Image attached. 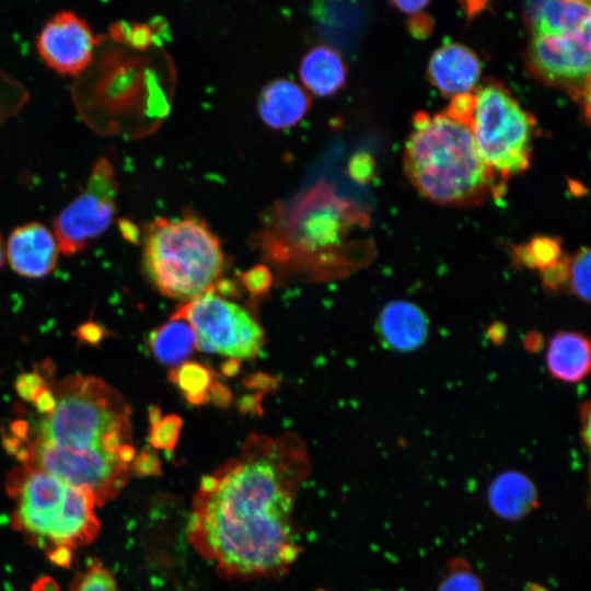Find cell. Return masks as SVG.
<instances>
[{
	"label": "cell",
	"mask_w": 591,
	"mask_h": 591,
	"mask_svg": "<svg viewBox=\"0 0 591 591\" xmlns=\"http://www.w3.org/2000/svg\"><path fill=\"white\" fill-rule=\"evenodd\" d=\"M105 335L104 328L94 322H86L78 327L76 336L88 344L94 345L103 339Z\"/></svg>",
	"instance_id": "836d02e7"
},
{
	"label": "cell",
	"mask_w": 591,
	"mask_h": 591,
	"mask_svg": "<svg viewBox=\"0 0 591 591\" xmlns=\"http://www.w3.org/2000/svg\"><path fill=\"white\" fill-rule=\"evenodd\" d=\"M96 44L90 25L71 11H61L49 19L36 39L42 60L63 76L84 70L92 61Z\"/></svg>",
	"instance_id": "7c38bea8"
},
{
	"label": "cell",
	"mask_w": 591,
	"mask_h": 591,
	"mask_svg": "<svg viewBox=\"0 0 591 591\" xmlns=\"http://www.w3.org/2000/svg\"><path fill=\"white\" fill-rule=\"evenodd\" d=\"M475 104L476 97L474 93L459 94L451 99V103L443 114L471 128Z\"/></svg>",
	"instance_id": "f1b7e54d"
},
{
	"label": "cell",
	"mask_w": 591,
	"mask_h": 591,
	"mask_svg": "<svg viewBox=\"0 0 591 591\" xmlns=\"http://www.w3.org/2000/svg\"><path fill=\"white\" fill-rule=\"evenodd\" d=\"M48 385V379L43 376L39 371L23 372L14 381V387L20 397L31 403Z\"/></svg>",
	"instance_id": "f546056e"
},
{
	"label": "cell",
	"mask_w": 591,
	"mask_h": 591,
	"mask_svg": "<svg viewBox=\"0 0 591 591\" xmlns=\"http://www.w3.org/2000/svg\"><path fill=\"white\" fill-rule=\"evenodd\" d=\"M4 260H5V247H4L2 236L0 234V269L2 268L4 264Z\"/></svg>",
	"instance_id": "b9f144b4"
},
{
	"label": "cell",
	"mask_w": 591,
	"mask_h": 591,
	"mask_svg": "<svg viewBox=\"0 0 591 591\" xmlns=\"http://www.w3.org/2000/svg\"><path fill=\"white\" fill-rule=\"evenodd\" d=\"M311 97L298 83L289 79L269 82L258 97V114L273 129L297 125L309 112Z\"/></svg>",
	"instance_id": "2e32d148"
},
{
	"label": "cell",
	"mask_w": 591,
	"mask_h": 591,
	"mask_svg": "<svg viewBox=\"0 0 591 591\" xmlns=\"http://www.w3.org/2000/svg\"><path fill=\"white\" fill-rule=\"evenodd\" d=\"M369 225V216L340 196L324 178L293 197L275 201L262 216L251 244L274 282H322L340 279L369 262L371 246L351 239Z\"/></svg>",
	"instance_id": "7a4b0ae2"
},
{
	"label": "cell",
	"mask_w": 591,
	"mask_h": 591,
	"mask_svg": "<svg viewBox=\"0 0 591 591\" xmlns=\"http://www.w3.org/2000/svg\"><path fill=\"white\" fill-rule=\"evenodd\" d=\"M148 346L154 359L173 368L184 363L197 348V337L185 318L171 316L150 333Z\"/></svg>",
	"instance_id": "44dd1931"
},
{
	"label": "cell",
	"mask_w": 591,
	"mask_h": 591,
	"mask_svg": "<svg viewBox=\"0 0 591 591\" xmlns=\"http://www.w3.org/2000/svg\"><path fill=\"white\" fill-rule=\"evenodd\" d=\"M437 591H485L484 584L471 564L456 557L448 561Z\"/></svg>",
	"instance_id": "603a6c76"
},
{
	"label": "cell",
	"mask_w": 591,
	"mask_h": 591,
	"mask_svg": "<svg viewBox=\"0 0 591 591\" xmlns=\"http://www.w3.org/2000/svg\"><path fill=\"white\" fill-rule=\"evenodd\" d=\"M299 76L311 93L317 96H329L345 86L347 68L336 50L318 45L303 56Z\"/></svg>",
	"instance_id": "ffe728a7"
},
{
	"label": "cell",
	"mask_w": 591,
	"mask_h": 591,
	"mask_svg": "<svg viewBox=\"0 0 591 591\" xmlns=\"http://www.w3.org/2000/svg\"><path fill=\"white\" fill-rule=\"evenodd\" d=\"M375 171L373 157L368 152H357L348 162L349 176L359 184H368L372 181Z\"/></svg>",
	"instance_id": "4dcf8cb0"
},
{
	"label": "cell",
	"mask_w": 591,
	"mask_h": 591,
	"mask_svg": "<svg viewBox=\"0 0 591 591\" xmlns=\"http://www.w3.org/2000/svg\"><path fill=\"white\" fill-rule=\"evenodd\" d=\"M404 151L409 182L427 199L443 206L466 207L503 193L482 160L473 132L447 115L418 112Z\"/></svg>",
	"instance_id": "3957f363"
},
{
	"label": "cell",
	"mask_w": 591,
	"mask_h": 591,
	"mask_svg": "<svg viewBox=\"0 0 591 591\" xmlns=\"http://www.w3.org/2000/svg\"><path fill=\"white\" fill-rule=\"evenodd\" d=\"M511 264L515 268L535 269L534 263L528 251L526 244L513 245L510 251Z\"/></svg>",
	"instance_id": "d590c367"
},
{
	"label": "cell",
	"mask_w": 591,
	"mask_h": 591,
	"mask_svg": "<svg viewBox=\"0 0 591 591\" xmlns=\"http://www.w3.org/2000/svg\"><path fill=\"white\" fill-rule=\"evenodd\" d=\"M407 27L416 38H425L432 32L433 21L428 14L419 12L410 15Z\"/></svg>",
	"instance_id": "d6a6232c"
},
{
	"label": "cell",
	"mask_w": 591,
	"mask_h": 591,
	"mask_svg": "<svg viewBox=\"0 0 591 591\" xmlns=\"http://www.w3.org/2000/svg\"><path fill=\"white\" fill-rule=\"evenodd\" d=\"M58 253L54 233L39 222L16 227L5 248L12 269L27 278H42L50 274L57 265Z\"/></svg>",
	"instance_id": "4fadbf2b"
},
{
	"label": "cell",
	"mask_w": 591,
	"mask_h": 591,
	"mask_svg": "<svg viewBox=\"0 0 591 591\" xmlns=\"http://www.w3.org/2000/svg\"><path fill=\"white\" fill-rule=\"evenodd\" d=\"M475 97L471 130L476 148L484 163L503 183L529 167L536 121L500 83L485 84Z\"/></svg>",
	"instance_id": "52a82bcc"
},
{
	"label": "cell",
	"mask_w": 591,
	"mask_h": 591,
	"mask_svg": "<svg viewBox=\"0 0 591 591\" xmlns=\"http://www.w3.org/2000/svg\"><path fill=\"white\" fill-rule=\"evenodd\" d=\"M525 244L535 269L540 271L554 265L564 255L561 241L556 236L536 235Z\"/></svg>",
	"instance_id": "484cf974"
},
{
	"label": "cell",
	"mask_w": 591,
	"mask_h": 591,
	"mask_svg": "<svg viewBox=\"0 0 591 591\" xmlns=\"http://www.w3.org/2000/svg\"><path fill=\"white\" fill-rule=\"evenodd\" d=\"M528 591H547L546 589H544L542 586H537V584H532Z\"/></svg>",
	"instance_id": "7bdbcfd3"
},
{
	"label": "cell",
	"mask_w": 591,
	"mask_h": 591,
	"mask_svg": "<svg viewBox=\"0 0 591 591\" xmlns=\"http://www.w3.org/2000/svg\"><path fill=\"white\" fill-rule=\"evenodd\" d=\"M590 256L588 246L580 247L573 256L570 257V278L569 290L576 298L590 303Z\"/></svg>",
	"instance_id": "d4e9b609"
},
{
	"label": "cell",
	"mask_w": 591,
	"mask_h": 591,
	"mask_svg": "<svg viewBox=\"0 0 591 591\" xmlns=\"http://www.w3.org/2000/svg\"><path fill=\"white\" fill-rule=\"evenodd\" d=\"M591 27L530 34L526 61L540 81L565 88L582 102L590 96Z\"/></svg>",
	"instance_id": "8fae6325"
},
{
	"label": "cell",
	"mask_w": 591,
	"mask_h": 591,
	"mask_svg": "<svg viewBox=\"0 0 591 591\" xmlns=\"http://www.w3.org/2000/svg\"><path fill=\"white\" fill-rule=\"evenodd\" d=\"M3 444L22 465L42 470L91 493L97 506L115 498L124 488L135 460L102 449L76 450L27 437L3 436Z\"/></svg>",
	"instance_id": "ba28073f"
},
{
	"label": "cell",
	"mask_w": 591,
	"mask_h": 591,
	"mask_svg": "<svg viewBox=\"0 0 591 591\" xmlns=\"http://www.w3.org/2000/svg\"><path fill=\"white\" fill-rule=\"evenodd\" d=\"M312 463L294 432L251 433L240 452L201 477L187 537L224 579L288 573L301 553L294 508Z\"/></svg>",
	"instance_id": "6da1fadb"
},
{
	"label": "cell",
	"mask_w": 591,
	"mask_h": 591,
	"mask_svg": "<svg viewBox=\"0 0 591 591\" xmlns=\"http://www.w3.org/2000/svg\"><path fill=\"white\" fill-rule=\"evenodd\" d=\"M523 345L530 352L540 351L544 345L543 336L537 332H531L524 337Z\"/></svg>",
	"instance_id": "ab89813d"
},
{
	"label": "cell",
	"mask_w": 591,
	"mask_h": 591,
	"mask_svg": "<svg viewBox=\"0 0 591 591\" xmlns=\"http://www.w3.org/2000/svg\"><path fill=\"white\" fill-rule=\"evenodd\" d=\"M488 503L494 513L508 521H518L538 507L534 483L521 472L499 474L488 487Z\"/></svg>",
	"instance_id": "d6986e66"
},
{
	"label": "cell",
	"mask_w": 591,
	"mask_h": 591,
	"mask_svg": "<svg viewBox=\"0 0 591 591\" xmlns=\"http://www.w3.org/2000/svg\"><path fill=\"white\" fill-rule=\"evenodd\" d=\"M570 256L563 255L554 265L541 270L543 289L552 294L569 290Z\"/></svg>",
	"instance_id": "4316f807"
},
{
	"label": "cell",
	"mask_w": 591,
	"mask_h": 591,
	"mask_svg": "<svg viewBox=\"0 0 591 591\" xmlns=\"http://www.w3.org/2000/svg\"><path fill=\"white\" fill-rule=\"evenodd\" d=\"M393 5H395L399 11L407 13L409 15H414L416 13H419L422 11L424 8H426L429 4V1L424 0H416V1H393Z\"/></svg>",
	"instance_id": "74e56055"
},
{
	"label": "cell",
	"mask_w": 591,
	"mask_h": 591,
	"mask_svg": "<svg viewBox=\"0 0 591 591\" xmlns=\"http://www.w3.org/2000/svg\"><path fill=\"white\" fill-rule=\"evenodd\" d=\"M507 334H508V331H507L506 325L500 322L493 323L487 328V336L490 339V341L494 343L495 345H499L503 343L507 337Z\"/></svg>",
	"instance_id": "f35d334b"
},
{
	"label": "cell",
	"mask_w": 591,
	"mask_h": 591,
	"mask_svg": "<svg viewBox=\"0 0 591 591\" xmlns=\"http://www.w3.org/2000/svg\"><path fill=\"white\" fill-rule=\"evenodd\" d=\"M143 267L162 296L186 303L220 281L224 254L202 219L190 213L158 218L144 229Z\"/></svg>",
	"instance_id": "8992f818"
},
{
	"label": "cell",
	"mask_w": 591,
	"mask_h": 591,
	"mask_svg": "<svg viewBox=\"0 0 591 591\" xmlns=\"http://www.w3.org/2000/svg\"><path fill=\"white\" fill-rule=\"evenodd\" d=\"M54 410L24 437L76 450L102 449L136 456L131 444V410L124 397L100 378L70 375L51 386Z\"/></svg>",
	"instance_id": "277c9868"
},
{
	"label": "cell",
	"mask_w": 591,
	"mask_h": 591,
	"mask_svg": "<svg viewBox=\"0 0 591 591\" xmlns=\"http://www.w3.org/2000/svg\"><path fill=\"white\" fill-rule=\"evenodd\" d=\"M241 285L248 291L252 298H264L271 285L274 276L271 270L264 264L256 265L240 276Z\"/></svg>",
	"instance_id": "83f0119b"
},
{
	"label": "cell",
	"mask_w": 591,
	"mask_h": 591,
	"mask_svg": "<svg viewBox=\"0 0 591 591\" xmlns=\"http://www.w3.org/2000/svg\"><path fill=\"white\" fill-rule=\"evenodd\" d=\"M35 408L43 414V416L50 414L56 405L55 394L51 385L44 387L33 399Z\"/></svg>",
	"instance_id": "e575fe53"
},
{
	"label": "cell",
	"mask_w": 591,
	"mask_h": 591,
	"mask_svg": "<svg viewBox=\"0 0 591 591\" xmlns=\"http://www.w3.org/2000/svg\"><path fill=\"white\" fill-rule=\"evenodd\" d=\"M482 71L477 55L465 45L448 43L431 55L427 76L444 96L470 93Z\"/></svg>",
	"instance_id": "5bb4252c"
},
{
	"label": "cell",
	"mask_w": 591,
	"mask_h": 591,
	"mask_svg": "<svg viewBox=\"0 0 591 591\" xmlns=\"http://www.w3.org/2000/svg\"><path fill=\"white\" fill-rule=\"evenodd\" d=\"M530 34L578 31L591 27L589 1L538 0L523 9Z\"/></svg>",
	"instance_id": "e0dca14e"
},
{
	"label": "cell",
	"mask_w": 591,
	"mask_h": 591,
	"mask_svg": "<svg viewBox=\"0 0 591 591\" xmlns=\"http://www.w3.org/2000/svg\"><path fill=\"white\" fill-rule=\"evenodd\" d=\"M150 433L149 441L152 448L173 450L179 439L182 419L177 415L161 416L158 407H153L149 414Z\"/></svg>",
	"instance_id": "cb8c5ba5"
},
{
	"label": "cell",
	"mask_w": 591,
	"mask_h": 591,
	"mask_svg": "<svg viewBox=\"0 0 591 591\" xmlns=\"http://www.w3.org/2000/svg\"><path fill=\"white\" fill-rule=\"evenodd\" d=\"M131 471L137 474L149 475L160 472V462L157 455L149 451H142L135 456Z\"/></svg>",
	"instance_id": "1f68e13d"
},
{
	"label": "cell",
	"mask_w": 591,
	"mask_h": 591,
	"mask_svg": "<svg viewBox=\"0 0 591 591\" xmlns=\"http://www.w3.org/2000/svg\"><path fill=\"white\" fill-rule=\"evenodd\" d=\"M381 344L393 351L410 352L427 340L429 321L424 310L407 300H393L384 305L376 320Z\"/></svg>",
	"instance_id": "9a60e30c"
},
{
	"label": "cell",
	"mask_w": 591,
	"mask_h": 591,
	"mask_svg": "<svg viewBox=\"0 0 591 591\" xmlns=\"http://www.w3.org/2000/svg\"><path fill=\"white\" fill-rule=\"evenodd\" d=\"M580 438L583 447L588 450L590 445V402L586 401L579 406Z\"/></svg>",
	"instance_id": "8d00e7d4"
},
{
	"label": "cell",
	"mask_w": 591,
	"mask_h": 591,
	"mask_svg": "<svg viewBox=\"0 0 591 591\" xmlns=\"http://www.w3.org/2000/svg\"><path fill=\"white\" fill-rule=\"evenodd\" d=\"M171 316L192 325L202 351L231 360L254 359L266 343L256 316L215 289L184 303Z\"/></svg>",
	"instance_id": "9c48e42d"
},
{
	"label": "cell",
	"mask_w": 591,
	"mask_h": 591,
	"mask_svg": "<svg viewBox=\"0 0 591 591\" xmlns=\"http://www.w3.org/2000/svg\"><path fill=\"white\" fill-rule=\"evenodd\" d=\"M169 376L188 403L194 405L209 403L212 391L219 381L208 367L194 361H185L176 369L171 370Z\"/></svg>",
	"instance_id": "7402d4cb"
},
{
	"label": "cell",
	"mask_w": 591,
	"mask_h": 591,
	"mask_svg": "<svg viewBox=\"0 0 591 591\" xmlns=\"http://www.w3.org/2000/svg\"><path fill=\"white\" fill-rule=\"evenodd\" d=\"M546 368L549 375L565 383H578L591 368L589 338L578 332H557L547 346Z\"/></svg>",
	"instance_id": "ac0fdd59"
},
{
	"label": "cell",
	"mask_w": 591,
	"mask_h": 591,
	"mask_svg": "<svg viewBox=\"0 0 591 591\" xmlns=\"http://www.w3.org/2000/svg\"><path fill=\"white\" fill-rule=\"evenodd\" d=\"M7 489L15 500L12 524L31 541L48 548H78L91 543L100 531L93 495L31 466L13 468Z\"/></svg>",
	"instance_id": "5b68a950"
},
{
	"label": "cell",
	"mask_w": 591,
	"mask_h": 591,
	"mask_svg": "<svg viewBox=\"0 0 591 591\" xmlns=\"http://www.w3.org/2000/svg\"><path fill=\"white\" fill-rule=\"evenodd\" d=\"M77 591H119V589L117 587H113V586L94 584V586H89V587L82 588V589L77 590Z\"/></svg>",
	"instance_id": "60d3db41"
},
{
	"label": "cell",
	"mask_w": 591,
	"mask_h": 591,
	"mask_svg": "<svg viewBox=\"0 0 591 591\" xmlns=\"http://www.w3.org/2000/svg\"><path fill=\"white\" fill-rule=\"evenodd\" d=\"M118 184L112 163L101 158L83 190L54 219L59 251L72 255L84 250L111 224L116 211Z\"/></svg>",
	"instance_id": "30bf717a"
}]
</instances>
